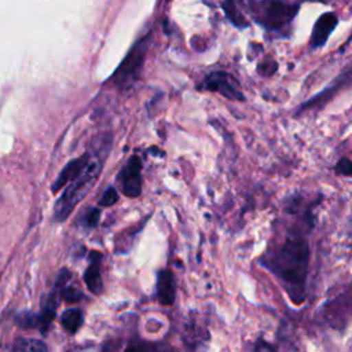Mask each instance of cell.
Returning <instances> with one entry per match:
<instances>
[{
    "label": "cell",
    "mask_w": 352,
    "mask_h": 352,
    "mask_svg": "<svg viewBox=\"0 0 352 352\" xmlns=\"http://www.w3.org/2000/svg\"><path fill=\"white\" fill-rule=\"evenodd\" d=\"M263 263L280 280L294 304H301L305 300L309 248L302 236H287L276 252L264 257Z\"/></svg>",
    "instance_id": "cell-1"
},
{
    "label": "cell",
    "mask_w": 352,
    "mask_h": 352,
    "mask_svg": "<svg viewBox=\"0 0 352 352\" xmlns=\"http://www.w3.org/2000/svg\"><path fill=\"white\" fill-rule=\"evenodd\" d=\"M102 158L91 160V162L87 165V168L82 170L80 176H77L73 182H70L66 187L62 195L56 199L54 206V219L56 221L66 220L76 205L88 194V191L95 184L100 168H102Z\"/></svg>",
    "instance_id": "cell-2"
},
{
    "label": "cell",
    "mask_w": 352,
    "mask_h": 352,
    "mask_svg": "<svg viewBox=\"0 0 352 352\" xmlns=\"http://www.w3.org/2000/svg\"><path fill=\"white\" fill-rule=\"evenodd\" d=\"M148 44H150V33L135 43V45L131 48V51L126 54L124 60L120 63V66L116 69V72L110 77V81L113 82V85L121 89H126L135 84V81L142 74Z\"/></svg>",
    "instance_id": "cell-3"
},
{
    "label": "cell",
    "mask_w": 352,
    "mask_h": 352,
    "mask_svg": "<svg viewBox=\"0 0 352 352\" xmlns=\"http://www.w3.org/2000/svg\"><path fill=\"white\" fill-rule=\"evenodd\" d=\"M300 10L298 4L283 0H263L256 4L254 15L260 25L268 30H279L292 23Z\"/></svg>",
    "instance_id": "cell-4"
},
{
    "label": "cell",
    "mask_w": 352,
    "mask_h": 352,
    "mask_svg": "<svg viewBox=\"0 0 352 352\" xmlns=\"http://www.w3.org/2000/svg\"><path fill=\"white\" fill-rule=\"evenodd\" d=\"M199 89L217 92L231 100H238V102L245 100V95L239 87V82L235 80L234 76H231L226 72L209 73L201 82Z\"/></svg>",
    "instance_id": "cell-5"
},
{
    "label": "cell",
    "mask_w": 352,
    "mask_h": 352,
    "mask_svg": "<svg viewBox=\"0 0 352 352\" xmlns=\"http://www.w3.org/2000/svg\"><path fill=\"white\" fill-rule=\"evenodd\" d=\"M121 192L128 198H136L142 194V160L131 155L117 176Z\"/></svg>",
    "instance_id": "cell-6"
},
{
    "label": "cell",
    "mask_w": 352,
    "mask_h": 352,
    "mask_svg": "<svg viewBox=\"0 0 352 352\" xmlns=\"http://www.w3.org/2000/svg\"><path fill=\"white\" fill-rule=\"evenodd\" d=\"M349 84H352V60L341 70V73L333 80V82L326 87L322 92H319L316 96L311 98L309 100H307L305 103L301 104V110H307V109H314V107H320L323 106L326 102H329L336 94H338L341 89H344L345 87H348Z\"/></svg>",
    "instance_id": "cell-7"
},
{
    "label": "cell",
    "mask_w": 352,
    "mask_h": 352,
    "mask_svg": "<svg viewBox=\"0 0 352 352\" xmlns=\"http://www.w3.org/2000/svg\"><path fill=\"white\" fill-rule=\"evenodd\" d=\"M338 25V16L336 12H323L314 23L312 28V33H311V38H309V45L311 48L316 50L323 47L329 37L331 36V33L334 32V29Z\"/></svg>",
    "instance_id": "cell-8"
},
{
    "label": "cell",
    "mask_w": 352,
    "mask_h": 352,
    "mask_svg": "<svg viewBox=\"0 0 352 352\" xmlns=\"http://www.w3.org/2000/svg\"><path fill=\"white\" fill-rule=\"evenodd\" d=\"M91 162V154L89 153H85L72 161H69L63 168L62 170L59 172L58 177L55 179L51 190L52 192H58L60 191L63 187H66L70 182H73L77 176H80L82 173V170L87 168V165Z\"/></svg>",
    "instance_id": "cell-9"
},
{
    "label": "cell",
    "mask_w": 352,
    "mask_h": 352,
    "mask_svg": "<svg viewBox=\"0 0 352 352\" xmlns=\"http://www.w3.org/2000/svg\"><path fill=\"white\" fill-rule=\"evenodd\" d=\"M157 297L164 305H170L176 297V283L173 272L168 268L157 274Z\"/></svg>",
    "instance_id": "cell-10"
},
{
    "label": "cell",
    "mask_w": 352,
    "mask_h": 352,
    "mask_svg": "<svg viewBox=\"0 0 352 352\" xmlns=\"http://www.w3.org/2000/svg\"><path fill=\"white\" fill-rule=\"evenodd\" d=\"M91 264L84 271V282L89 292L95 296L100 294L103 292V280L100 275V258L102 254L99 252H91L89 254Z\"/></svg>",
    "instance_id": "cell-11"
},
{
    "label": "cell",
    "mask_w": 352,
    "mask_h": 352,
    "mask_svg": "<svg viewBox=\"0 0 352 352\" xmlns=\"http://www.w3.org/2000/svg\"><path fill=\"white\" fill-rule=\"evenodd\" d=\"M15 322L22 329H40L43 333L47 331L52 319L48 318L45 314H34V312H21L15 316Z\"/></svg>",
    "instance_id": "cell-12"
},
{
    "label": "cell",
    "mask_w": 352,
    "mask_h": 352,
    "mask_svg": "<svg viewBox=\"0 0 352 352\" xmlns=\"http://www.w3.org/2000/svg\"><path fill=\"white\" fill-rule=\"evenodd\" d=\"M10 352H48V346L44 341L37 338L16 337L11 345Z\"/></svg>",
    "instance_id": "cell-13"
},
{
    "label": "cell",
    "mask_w": 352,
    "mask_h": 352,
    "mask_svg": "<svg viewBox=\"0 0 352 352\" xmlns=\"http://www.w3.org/2000/svg\"><path fill=\"white\" fill-rule=\"evenodd\" d=\"M82 320V312L78 308H69L60 316V324L69 333H76L81 327Z\"/></svg>",
    "instance_id": "cell-14"
},
{
    "label": "cell",
    "mask_w": 352,
    "mask_h": 352,
    "mask_svg": "<svg viewBox=\"0 0 352 352\" xmlns=\"http://www.w3.org/2000/svg\"><path fill=\"white\" fill-rule=\"evenodd\" d=\"M221 7H223V11L227 15V18L231 21V23H234L238 28L248 26V21L242 15V12L238 10L234 0H223Z\"/></svg>",
    "instance_id": "cell-15"
},
{
    "label": "cell",
    "mask_w": 352,
    "mask_h": 352,
    "mask_svg": "<svg viewBox=\"0 0 352 352\" xmlns=\"http://www.w3.org/2000/svg\"><path fill=\"white\" fill-rule=\"evenodd\" d=\"M124 352H176L173 348L165 344H154V342H132L129 344Z\"/></svg>",
    "instance_id": "cell-16"
},
{
    "label": "cell",
    "mask_w": 352,
    "mask_h": 352,
    "mask_svg": "<svg viewBox=\"0 0 352 352\" xmlns=\"http://www.w3.org/2000/svg\"><path fill=\"white\" fill-rule=\"evenodd\" d=\"M118 198H120V195H118L117 190L114 187H109L102 194V197L99 199V206H111L118 201Z\"/></svg>",
    "instance_id": "cell-17"
},
{
    "label": "cell",
    "mask_w": 352,
    "mask_h": 352,
    "mask_svg": "<svg viewBox=\"0 0 352 352\" xmlns=\"http://www.w3.org/2000/svg\"><path fill=\"white\" fill-rule=\"evenodd\" d=\"M334 172L342 176H352V161L349 158H340L334 166Z\"/></svg>",
    "instance_id": "cell-18"
},
{
    "label": "cell",
    "mask_w": 352,
    "mask_h": 352,
    "mask_svg": "<svg viewBox=\"0 0 352 352\" xmlns=\"http://www.w3.org/2000/svg\"><path fill=\"white\" fill-rule=\"evenodd\" d=\"M99 217H100V210L98 208H91L82 217V224L88 228H92L98 224L99 221Z\"/></svg>",
    "instance_id": "cell-19"
}]
</instances>
